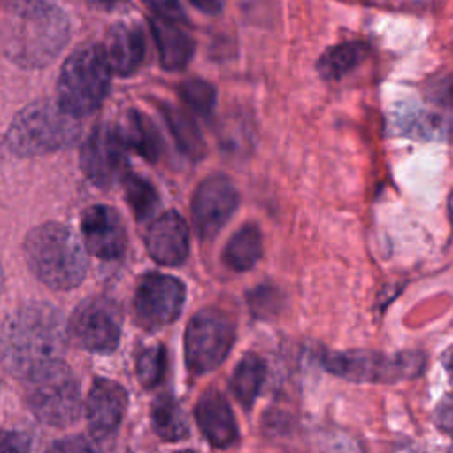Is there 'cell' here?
Wrapping results in <instances>:
<instances>
[{"label":"cell","instance_id":"obj_38","mask_svg":"<svg viewBox=\"0 0 453 453\" xmlns=\"http://www.w3.org/2000/svg\"><path fill=\"white\" fill-rule=\"evenodd\" d=\"M2 285H4V271H2V262H0V292H2Z\"/></svg>","mask_w":453,"mask_h":453},{"label":"cell","instance_id":"obj_37","mask_svg":"<svg viewBox=\"0 0 453 453\" xmlns=\"http://www.w3.org/2000/svg\"><path fill=\"white\" fill-rule=\"evenodd\" d=\"M448 216H449L451 225H453V191H451L449 196H448Z\"/></svg>","mask_w":453,"mask_h":453},{"label":"cell","instance_id":"obj_23","mask_svg":"<svg viewBox=\"0 0 453 453\" xmlns=\"http://www.w3.org/2000/svg\"><path fill=\"white\" fill-rule=\"evenodd\" d=\"M368 55V46L361 41H347L327 48L317 60V71L324 80H340L357 67Z\"/></svg>","mask_w":453,"mask_h":453},{"label":"cell","instance_id":"obj_28","mask_svg":"<svg viewBox=\"0 0 453 453\" xmlns=\"http://www.w3.org/2000/svg\"><path fill=\"white\" fill-rule=\"evenodd\" d=\"M246 299H248L251 313L257 319L274 317L281 310V304H283V296L280 294V290L274 287H269V285H260V287L253 288Z\"/></svg>","mask_w":453,"mask_h":453},{"label":"cell","instance_id":"obj_8","mask_svg":"<svg viewBox=\"0 0 453 453\" xmlns=\"http://www.w3.org/2000/svg\"><path fill=\"white\" fill-rule=\"evenodd\" d=\"M235 342V324L221 310L203 308L188 322L184 333V357L188 370L203 375L218 368Z\"/></svg>","mask_w":453,"mask_h":453},{"label":"cell","instance_id":"obj_10","mask_svg":"<svg viewBox=\"0 0 453 453\" xmlns=\"http://www.w3.org/2000/svg\"><path fill=\"white\" fill-rule=\"evenodd\" d=\"M184 301L186 287L179 278L163 273H147L140 278L134 290V322L147 331L161 329L177 320Z\"/></svg>","mask_w":453,"mask_h":453},{"label":"cell","instance_id":"obj_35","mask_svg":"<svg viewBox=\"0 0 453 453\" xmlns=\"http://www.w3.org/2000/svg\"><path fill=\"white\" fill-rule=\"evenodd\" d=\"M446 356H444V361H446V370L449 372V375H451V379H453V350H449V352H444Z\"/></svg>","mask_w":453,"mask_h":453},{"label":"cell","instance_id":"obj_7","mask_svg":"<svg viewBox=\"0 0 453 453\" xmlns=\"http://www.w3.org/2000/svg\"><path fill=\"white\" fill-rule=\"evenodd\" d=\"M324 368L350 382H396L412 379L423 372L425 357L421 352L405 350L382 354L365 349L327 350L322 354Z\"/></svg>","mask_w":453,"mask_h":453},{"label":"cell","instance_id":"obj_14","mask_svg":"<svg viewBox=\"0 0 453 453\" xmlns=\"http://www.w3.org/2000/svg\"><path fill=\"white\" fill-rule=\"evenodd\" d=\"M127 409L126 389L106 377H97L87 396L85 414L94 439H110L120 426Z\"/></svg>","mask_w":453,"mask_h":453},{"label":"cell","instance_id":"obj_31","mask_svg":"<svg viewBox=\"0 0 453 453\" xmlns=\"http://www.w3.org/2000/svg\"><path fill=\"white\" fill-rule=\"evenodd\" d=\"M0 453H32L30 437L23 432L0 426Z\"/></svg>","mask_w":453,"mask_h":453},{"label":"cell","instance_id":"obj_34","mask_svg":"<svg viewBox=\"0 0 453 453\" xmlns=\"http://www.w3.org/2000/svg\"><path fill=\"white\" fill-rule=\"evenodd\" d=\"M87 2L96 7H101V9H110V7H115L120 0H87Z\"/></svg>","mask_w":453,"mask_h":453},{"label":"cell","instance_id":"obj_26","mask_svg":"<svg viewBox=\"0 0 453 453\" xmlns=\"http://www.w3.org/2000/svg\"><path fill=\"white\" fill-rule=\"evenodd\" d=\"M166 372V350L163 345L145 347L136 356V377L143 388H154Z\"/></svg>","mask_w":453,"mask_h":453},{"label":"cell","instance_id":"obj_32","mask_svg":"<svg viewBox=\"0 0 453 453\" xmlns=\"http://www.w3.org/2000/svg\"><path fill=\"white\" fill-rule=\"evenodd\" d=\"M143 2L157 14V18L175 21V23L184 18L179 0H143Z\"/></svg>","mask_w":453,"mask_h":453},{"label":"cell","instance_id":"obj_5","mask_svg":"<svg viewBox=\"0 0 453 453\" xmlns=\"http://www.w3.org/2000/svg\"><path fill=\"white\" fill-rule=\"evenodd\" d=\"M0 35L2 53L19 67L37 69L51 64L71 37L69 16L53 7L35 18H19Z\"/></svg>","mask_w":453,"mask_h":453},{"label":"cell","instance_id":"obj_12","mask_svg":"<svg viewBox=\"0 0 453 453\" xmlns=\"http://www.w3.org/2000/svg\"><path fill=\"white\" fill-rule=\"evenodd\" d=\"M239 195L225 175H211L202 180L191 198V219L200 239H212L232 218Z\"/></svg>","mask_w":453,"mask_h":453},{"label":"cell","instance_id":"obj_20","mask_svg":"<svg viewBox=\"0 0 453 453\" xmlns=\"http://www.w3.org/2000/svg\"><path fill=\"white\" fill-rule=\"evenodd\" d=\"M126 145L134 149L149 163H156L163 150V140L154 122L140 110L131 108L126 113V126L120 127Z\"/></svg>","mask_w":453,"mask_h":453},{"label":"cell","instance_id":"obj_33","mask_svg":"<svg viewBox=\"0 0 453 453\" xmlns=\"http://www.w3.org/2000/svg\"><path fill=\"white\" fill-rule=\"evenodd\" d=\"M189 2L205 14H218L225 5V0H189Z\"/></svg>","mask_w":453,"mask_h":453},{"label":"cell","instance_id":"obj_30","mask_svg":"<svg viewBox=\"0 0 453 453\" xmlns=\"http://www.w3.org/2000/svg\"><path fill=\"white\" fill-rule=\"evenodd\" d=\"M46 453H103V451L99 449L96 441L88 439L87 435L76 434V435L53 441L48 446Z\"/></svg>","mask_w":453,"mask_h":453},{"label":"cell","instance_id":"obj_2","mask_svg":"<svg viewBox=\"0 0 453 453\" xmlns=\"http://www.w3.org/2000/svg\"><path fill=\"white\" fill-rule=\"evenodd\" d=\"M32 274L53 290H71L87 274V255L76 234L62 223L48 221L32 228L23 242Z\"/></svg>","mask_w":453,"mask_h":453},{"label":"cell","instance_id":"obj_24","mask_svg":"<svg viewBox=\"0 0 453 453\" xmlns=\"http://www.w3.org/2000/svg\"><path fill=\"white\" fill-rule=\"evenodd\" d=\"M264 379H265L264 361L253 352L244 354L237 363L230 379V389L244 409H250L255 403L262 389Z\"/></svg>","mask_w":453,"mask_h":453},{"label":"cell","instance_id":"obj_15","mask_svg":"<svg viewBox=\"0 0 453 453\" xmlns=\"http://www.w3.org/2000/svg\"><path fill=\"white\" fill-rule=\"evenodd\" d=\"M145 246L150 258L161 265H180L189 255V228L175 211L159 214L145 234Z\"/></svg>","mask_w":453,"mask_h":453},{"label":"cell","instance_id":"obj_29","mask_svg":"<svg viewBox=\"0 0 453 453\" xmlns=\"http://www.w3.org/2000/svg\"><path fill=\"white\" fill-rule=\"evenodd\" d=\"M57 0H0V7L16 18H35L57 7Z\"/></svg>","mask_w":453,"mask_h":453},{"label":"cell","instance_id":"obj_19","mask_svg":"<svg viewBox=\"0 0 453 453\" xmlns=\"http://www.w3.org/2000/svg\"><path fill=\"white\" fill-rule=\"evenodd\" d=\"M262 257V234L257 225L246 223L235 230L226 241L221 260L223 264L237 273L251 269Z\"/></svg>","mask_w":453,"mask_h":453},{"label":"cell","instance_id":"obj_18","mask_svg":"<svg viewBox=\"0 0 453 453\" xmlns=\"http://www.w3.org/2000/svg\"><path fill=\"white\" fill-rule=\"evenodd\" d=\"M150 30L157 46L161 65L168 71L184 69L193 57V39L175 21L163 18H152Z\"/></svg>","mask_w":453,"mask_h":453},{"label":"cell","instance_id":"obj_13","mask_svg":"<svg viewBox=\"0 0 453 453\" xmlns=\"http://www.w3.org/2000/svg\"><path fill=\"white\" fill-rule=\"evenodd\" d=\"M81 234L87 250L101 260L124 255L127 235L120 214L110 205H90L81 214Z\"/></svg>","mask_w":453,"mask_h":453},{"label":"cell","instance_id":"obj_6","mask_svg":"<svg viewBox=\"0 0 453 453\" xmlns=\"http://www.w3.org/2000/svg\"><path fill=\"white\" fill-rule=\"evenodd\" d=\"M23 380L25 402L37 421L50 426H67L80 418L81 388L62 359L34 370Z\"/></svg>","mask_w":453,"mask_h":453},{"label":"cell","instance_id":"obj_21","mask_svg":"<svg viewBox=\"0 0 453 453\" xmlns=\"http://www.w3.org/2000/svg\"><path fill=\"white\" fill-rule=\"evenodd\" d=\"M159 110L180 152L189 159H202L205 156V140L196 122L184 110L168 103H161Z\"/></svg>","mask_w":453,"mask_h":453},{"label":"cell","instance_id":"obj_27","mask_svg":"<svg viewBox=\"0 0 453 453\" xmlns=\"http://www.w3.org/2000/svg\"><path fill=\"white\" fill-rule=\"evenodd\" d=\"M179 96L189 110L203 117L209 115L216 104V88L202 78H191L182 81L179 85Z\"/></svg>","mask_w":453,"mask_h":453},{"label":"cell","instance_id":"obj_1","mask_svg":"<svg viewBox=\"0 0 453 453\" xmlns=\"http://www.w3.org/2000/svg\"><path fill=\"white\" fill-rule=\"evenodd\" d=\"M69 331L58 308L30 301L12 310L0 326V363L14 377L25 379L34 370L60 361Z\"/></svg>","mask_w":453,"mask_h":453},{"label":"cell","instance_id":"obj_25","mask_svg":"<svg viewBox=\"0 0 453 453\" xmlns=\"http://www.w3.org/2000/svg\"><path fill=\"white\" fill-rule=\"evenodd\" d=\"M122 182H124V196H126V202L129 203L133 216L138 221L149 219L159 205V195L156 188L145 177L136 173H126Z\"/></svg>","mask_w":453,"mask_h":453},{"label":"cell","instance_id":"obj_9","mask_svg":"<svg viewBox=\"0 0 453 453\" xmlns=\"http://www.w3.org/2000/svg\"><path fill=\"white\" fill-rule=\"evenodd\" d=\"M67 331L80 349L101 354L113 352L122 331L120 308L104 296L87 297L74 308Z\"/></svg>","mask_w":453,"mask_h":453},{"label":"cell","instance_id":"obj_16","mask_svg":"<svg viewBox=\"0 0 453 453\" xmlns=\"http://www.w3.org/2000/svg\"><path fill=\"white\" fill-rule=\"evenodd\" d=\"M195 421L209 444L219 449L234 446L239 428L228 400L218 389H207L195 405Z\"/></svg>","mask_w":453,"mask_h":453},{"label":"cell","instance_id":"obj_4","mask_svg":"<svg viewBox=\"0 0 453 453\" xmlns=\"http://www.w3.org/2000/svg\"><path fill=\"white\" fill-rule=\"evenodd\" d=\"M111 69L103 46L76 48L64 62L57 81L58 106L80 119L96 111L110 90Z\"/></svg>","mask_w":453,"mask_h":453},{"label":"cell","instance_id":"obj_3","mask_svg":"<svg viewBox=\"0 0 453 453\" xmlns=\"http://www.w3.org/2000/svg\"><path fill=\"white\" fill-rule=\"evenodd\" d=\"M81 124L55 101H34L11 120L4 145L18 157H35L67 149L80 140Z\"/></svg>","mask_w":453,"mask_h":453},{"label":"cell","instance_id":"obj_22","mask_svg":"<svg viewBox=\"0 0 453 453\" xmlns=\"http://www.w3.org/2000/svg\"><path fill=\"white\" fill-rule=\"evenodd\" d=\"M150 421L154 432L168 442L182 441L189 435V425L179 402L170 395L163 393L154 398L150 405Z\"/></svg>","mask_w":453,"mask_h":453},{"label":"cell","instance_id":"obj_36","mask_svg":"<svg viewBox=\"0 0 453 453\" xmlns=\"http://www.w3.org/2000/svg\"><path fill=\"white\" fill-rule=\"evenodd\" d=\"M396 453H423L419 448H414V446H402Z\"/></svg>","mask_w":453,"mask_h":453},{"label":"cell","instance_id":"obj_11","mask_svg":"<svg viewBox=\"0 0 453 453\" xmlns=\"http://www.w3.org/2000/svg\"><path fill=\"white\" fill-rule=\"evenodd\" d=\"M126 147L119 126L111 122L97 124L83 142L80 152L81 172L97 188L113 186L127 173Z\"/></svg>","mask_w":453,"mask_h":453},{"label":"cell","instance_id":"obj_17","mask_svg":"<svg viewBox=\"0 0 453 453\" xmlns=\"http://www.w3.org/2000/svg\"><path fill=\"white\" fill-rule=\"evenodd\" d=\"M103 50L111 73L131 76L145 60V35L136 23L119 21L110 28Z\"/></svg>","mask_w":453,"mask_h":453},{"label":"cell","instance_id":"obj_39","mask_svg":"<svg viewBox=\"0 0 453 453\" xmlns=\"http://www.w3.org/2000/svg\"><path fill=\"white\" fill-rule=\"evenodd\" d=\"M179 453H195V451H179Z\"/></svg>","mask_w":453,"mask_h":453}]
</instances>
